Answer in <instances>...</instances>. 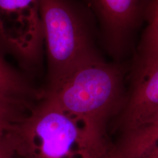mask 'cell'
Segmentation results:
<instances>
[{"label": "cell", "instance_id": "6da1fadb", "mask_svg": "<svg viewBox=\"0 0 158 158\" xmlns=\"http://www.w3.org/2000/svg\"><path fill=\"white\" fill-rule=\"evenodd\" d=\"M15 158H106V138L45 96L9 132Z\"/></svg>", "mask_w": 158, "mask_h": 158}, {"label": "cell", "instance_id": "7a4b0ae2", "mask_svg": "<svg viewBox=\"0 0 158 158\" xmlns=\"http://www.w3.org/2000/svg\"><path fill=\"white\" fill-rule=\"evenodd\" d=\"M123 90L122 67L100 58L81 65L43 92L64 111L106 138V123L121 105Z\"/></svg>", "mask_w": 158, "mask_h": 158}, {"label": "cell", "instance_id": "3957f363", "mask_svg": "<svg viewBox=\"0 0 158 158\" xmlns=\"http://www.w3.org/2000/svg\"><path fill=\"white\" fill-rule=\"evenodd\" d=\"M50 88L81 65L102 58L94 43L93 15L78 0H40Z\"/></svg>", "mask_w": 158, "mask_h": 158}, {"label": "cell", "instance_id": "277c9868", "mask_svg": "<svg viewBox=\"0 0 158 158\" xmlns=\"http://www.w3.org/2000/svg\"><path fill=\"white\" fill-rule=\"evenodd\" d=\"M98 21L107 50L121 56L147 16L153 0H84Z\"/></svg>", "mask_w": 158, "mask_h": 158}, {"label": "cell", "instance_id": "5b68a950", "mask_svg": "<svg viewBox=\"0 0 158 158\" xmlns=\"http://www.w3.org/2000/svg\"><path fill=\"white\" fill-rule=\"evenodd\" d=\"M158 111V67L133 90L124 106L122 123L124 131L143 124Z\"/></svg>", "mask_w": 158, "mask_h": 158}, {"label": "cell", "instance_id": "8992f818", "mask_svg": "<svg viewBox=\"0 0 158 158\" xmlns=\"http://www.w3.org/2000/svg\"><path fill=\"white\" fill-rule=\"evenodd\" d=\"M158 149V111L144 123L124 131L106 158H138Z\"/></svg>", "mask_w": 158, "mask_h": 158}, {"label": "cell", "instance_id": "52a82bcc", "mask_svg": "<svg viewBox=\"0 0 158 158\" xmlns=\"http://www.w3.org/2000/svg\"><path fill=\"white\" fill-rule=\"evenodd\" d=\"M40 99L0 91V132H9L28 115Z\"/></svg>", "mask_w": 158, "mask_h": 158}, {"label": "cell", "instance_id": "ba28073f", "mask_svg": "<svg viewBox=\"0 0 158 158\" xmlns=\"http://www.w3.org/2000/svg\"><path fill=\"white\" fill-rule=\"evenodd\" d=\"M158 67V25L148 24L138 51L134 84Z\"/></svg>", "mask_w": 158, "mask_h": 158}, {"label": "cell", "instance_id": "9c48e42d", "mask_svg": "<svg viewBox=\"0 0 158 158\" xmlns=\"http://www.w3.org/2000/svg\"><path fill=\"white\" fill-rule=\"evenodd\" d=\"M0 91L31 98H37L41 93L31 87L27 79L6 62L2 53H0Z\"/></svg>", "mask_w": 158, "mask_h": 158}, {"label": "cell", "instance_id": "30bf717a", "mask_svg": "<svg viewBox=\"0 0 158 158\" xmlns=\"http://www.w3.org/2000/svg\"><path fill=\"white\" fill-rule=\"evenodd\" d=\"M8 133L0 132V158L15 157Z\"/></svg>", "mask_w": 158, "mask_h": 158}, {"label": "cell", "instance_id": "8fae6325", "mask_svg": "<svg viewBox=\"0 0 158 158\" xmlns=\"http://www.w3.org/2000/svg\"><path fill=\"white\" fill-rule=\"evenodd\" d=\"M147 21L148 24L158 25V0H153L148 11Z\"/></svg>", "mask_w": 158, "mask_h": 158}, {"label": "cell", "instance_id": "7c38bea8", "mask_svg": "<svg viewBox=\"0 0 158 158\" xmlns=\"http://www.w3.org/2000/svg\"><path fill=\"white\" fill-rule=\"evenodd\" d=\"M138 158H158V149L150 152L145 154V155H142Z\"/></svg>", "mask_w": 158, "mask_h": 158}, {"label": "cell", "instance_id": "4fadbf2b", "mask_svg": "<svg viewBox=\"0 0 158 158\" xmlns=\"http://www.w3.org/2000/svg\"><path fill=\"white\" fill-rule=\"evenodd\" d=\"M14 158H15V157H14Z\"/></svg>", "mask_w": 158, "mask_h": 158}]
</instances>
